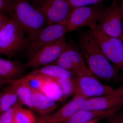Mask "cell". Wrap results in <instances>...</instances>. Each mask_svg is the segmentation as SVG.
Returning a JSON list of instances; mask_svg holds the SVG:
<instances>
[{
  "label": "cell",
  "instance_id": "1",
  "mask_svg": "<svg viewBox=\"0 0 123 123\" xmlns=\"http://www.w3.org/2000/svg\"><path fill=\"white\" fill-rule=\"evenodd\" d=\"M79 45L88 68L94 76L106 81L116 79L119 70L103 53L90 31L82 33Z\"/></svg>",
  "mask_w": 123,
  "mask_h": 123
},
{
  "label": "cell",
  "instance_id": "2",
  "mask_svg": "<svg viewBox=\"0 0 123 123\" xmlns=\"http://www.w3.org/2000/svg\"><path fill=\"white\" fill-rule=\"evenodd\" d=\"M11 18L27 34L30 43L48 25L44 15L27 0H10Z\"/></svg>",
  "mask_w": 123,
  "mask_h": 123
},
{
  "label": "cell",
  "instance_id": "3",
  "mask_svg": "<svg viewBox=\"0 0 123 123\" xmlns=\"http://www.w3.org/2000/svg\"><path fill=\"white\" fill-rule=\"evenodd\" d=\"M25 32L13 18H9L0 29V52L10 58L30 44Z\"/></svg>",
  "mask_w": 123,
  "mask_h": 123
},
{
  "label": "cell",
  "instance_id": "4",
  "mask_svg": "<svg viewBox=\"0 0 123 123\" xmlns=\"http://www.w3.org/2000/svg\"><path fill=\"white\" fill-rule=\"evenodd\" d=\"M105 8L102 2L89 6L73 8L66 21L68 31L83 26L88 27L91 30L97 29L98 16Z\"/></svg>",
  "mask_w": 123,
  "mask_h": 123
},
{
  "label": "cell",
  "instance_id": "5",
  "mask_svg": "<svg viewBox=\"0 0 123 123\" xmlns=\"http://www.w3.org/2000/svg\"><path fill=\"white\" fill-rule=\"evenodd\" d=\"M90 31L108 60L119 71L123 72V41L107 35L98 28Z\"/></svg>",
  "mask_w": 123,
  "mask_h": 123
},
{
  "label": "cell",
  "instance_id": "6",
  "mask_svg": "<svg viewBox=\"0 0 123 123\" xmlns=\"http://www.w3.org/2000/svg\"><path fill=\"white\" fill-rule=\"evenodd\" d=\"M117 0H113L110 7L102 11L98 16L97 27L107 35L117 38L123 42L122 15Z\"/></svg>",
  "mask_w": 123,
  "mask_h": 123
},
{
  "label": "cell",
  "instance_id": "7",
  "mask_svg": "<svg viewBox=\"0 0 123 123\" xmlns=\"http://www.w3.org/2000/svg\"><path fill=\"white\" fill-rule=\"evenodd\" d=\"M50 65H57L77 76L93 75L85 63L81 51L75 43H68L59 57Z\"/></svg>",
  "mask_w": 123,
  "mask_h": 123
},
{
  "label": "cell",
  "instance_id": "8",
  "mask_svg": "<svg viewBox=\"0 0 123 123\" xmlns=\"http://www.w3.org/2000/svg\"><path fill=\"white\" fill-rule=\"evenodd\" d=\"M68 32L66 21L60 24L48 25L30 43L26 49L27 55L30 58L40 49L64 37Z\"/></svg>",
  "mask_w": 123,
  "mask_h": 123
},
{
  "label": "cell",
  "instance_id": "9",
  "mask_svg": "<svg viewBox=\"0 0 123 123\" xmlns=\"http://www.w3.org/2000/svg\"><path fill=\"white\" fill-rule=\"evenodd\" d=\"M35 0L47 25L65 22L73 8L66 0Z\"/></svg>",
  "mask_w": 123,
  "mask_h": 123
},
{
  "label": "cell",
  "instance_id": "10",
  "mask_svg": "<svg viewBox=\"0 0 123 123\" xmlns=\"http://www.w3.org/2000/svg\"><path fill=\"white\" fill-rule=\"evenodd\" d=\"M67 43L64 36L42 49L30 57L25 65L26 68L36 69L51 64L59 57Z\"/></svg>",
  "mask_w": 123,
  "mask_h": 123
},
{
  "label": "cell",
  "instance_id": "11",
  "mask_svg": "<svg viewBox=\"0 0 123 123\" xmlns=\"http://www.w3.org/2000/svg\"><path fill=\"white\" fill-rule=\"evenodd\" d=\"M74 82L75 95L86 98L110 95L114 89L101 83L94 75L77 76Z\"/></svg>",
  "mask_w": 123,
  "mask_h": 123
},
{
  "label": "cell",
  "instance_id": "12",
  "mask_svg": "<svg viewBox=\"0 0 123 123\" xmlns=\"http://www.w3.org/2000/svg\"><path fill=\"white\" fill-rule=\"evenodd\" d=\"M26 77L32 88L41 91L54 102L62 101V92L53 78L46 75L31 72Z\"/></svg>",
  "mask_w": 123,
  "mask_h": 123
},
{
  "label": "cell",
  "instance_id": "13",
  "mask_svg": "<svg viewBox=\"0 0 123 123\" xmlns=\"http://www.w3.org/2000/svg\"><path fill=\"white\" fill-rule=\"evenodd\" d=\"M123 106V97L107 95L86 98L82 104L80 109L88 111H106L120 109Z\"/></svg>",
  "mask_w": 123,
  "mask_h": 123
},
{
  "label": "cell",
  "instance_id": "14",
  "mask_svg": "<svg viewBox=\"0 0 123 123\" xmlns=\"http://www.w3.org/2000/svg\"><path fill=\"white\" fill-rule=\"evenodd\" d=\"M86 98L75 95L68 103L51 115H49L48 123H68L74 114L80 110Z\"/></svg>",
  "mask_w": 123,
  "mask_h": 123
},
{
  "label": "cell",
  "instance_id": "15",
  "mask_svg": "<svg viewBox=\"0 0 123 123\" xmlns=\"http://www.w3.org/2000/svg\"><path fill=\"white\" fill-rule=\"evenodd\" d=\"M120 109L103 111H88L80 109L70 118L68 123H87L112 116Z\"/></svg>",
  "mask_w": 123,
  "mask_h": 123
},
{
  "label": "cell",
  "instance_id": "16",
  "mask_svg": "<svg viewBox=\"0 0 123 123\" xmlns=\"http://www.w3.org/2000/svg\"><path fill=\"white\" fill-rule=\"evenodd\" d=\"M25 68L18 61L8 60L0 56V76L7 83L18 79Z\"/></svg>",
  "mask_w": 123,
  "mask_h": 123
},
{
  "label": "cell",
  "instance_id": "17",
  "mask_svg": "<svg viewBox=\"0 0 123 123\" xmlns=\"http://www.w3.org/2000/svg\"><path fill=\"white\" fill-rule=\"evenodd\" d=\"M31 89L32 109L43 115L48 114L57 108L55 102L49 99L41 91L31 86Z\"/></svg>",
  "mask_w": 123,
  "mask_h": 123
},
{
  "label": "cell",
  "instance_id": "18",
  "mask_svg": "<svg viewBox=\"0 0 123 123\" xmlns=\"http://www.w3.org/2000/svg\"><path fill=\"white\" fill-rule=\"evenodd\" d=\"M9 83L13 86L18 100L23 105L32 109L31 86L26 77L10 82Z\"/></svg>",
  "mask_w": 123,
  "mask_h": 123
},
{
  "label": "cell",
  "instance_id": "19",
  "mask_svg": "<svg viewBox=\"0 0 123 123\" xmlns=\"http://www.w3.org/2000/svg\"><path fill=\"white\" fill-rule=\"evenodd\" d=\"M31 73L46 75L52 78L62 79L70 78L73 74L57 65H50L35 69Z\"/></svg>",
  "mask_w": 123,
  "mask_h": 123
},
{
  "label": "cell",
  "instance_id": "20",
  "mask_svg": "<svg viewBox=\"0 0 123 123\" xmlns=\"http://www.w3.org/2000/svg\"><path fill=\"white\" fill-rule=\"evenodd\" d=\"M10 85L2 92L0 115L14 105L18 101V97L14 87L12 84L10 83Z\"/></svg>",
  "mask_w": 123,
  "mask_h": 123
},
{
  "label": "cell",
  "instance_id": "21",
  "mask_svg": "<svg viewBox=\"0 0 123 123\" xmlns=\"http://www.w3.org/2000/svg\"><path fill=\"white\" fill-rule=\"evenodd\" d=\"M53 79L59 86L61 91L63 95L62 100L66 99L75 93L74 79L72 77L65 79Z\"/></svg>",
  "mask_w": 123,
  "mask_h": 123
},
{
  "label": "cell",
  "instance_id": "22",
  "mask_svg": "<svg viewBox=\"0 0 123 123\" xmlns=\"http://www.w3.org/2000/svg\"><path fill=\"white\" fill-rule=\"evenodd\" d=\"M37 119L29 109L20 108L18 110L13 123H36Z\"/></svg>",
  "mask_w": 123,
  "mask_h": 123
},
{
  "label": "cell",
  "instance_id": "23",
  "mask_svg": "<svg viewBox=\"0 0 123 123\" xmlns=\"http://www.w3.org/2000/svg\"><path fill=\"white\" fill-rule=\"evenodd\" d=\"M23 105L18 100L17 102L0 115V123H13L16 112Z\"/></svg>",
  "mask_w": 123,
  "mask_h": 123
},
{
  "label": "cell",
  "instance_id": "24",
  "mask_svg": "<svg viewBox=\"0 0 123 123\" xmlns=\"http://www.w3.org/2000/svg\"><path fill=\"white\" fill-rule=\"evenodd\" d=\"M72 8L82 7L101 3L106 0H66Z\"/></svg>",
  "mask_w": 123,
  "mask_h": 123
},
{
  "label": "cell",
  "instance_id": "25",
  "mask_svg": "<svg viewBox=\"0 0 123 123\" xmlns=\"http://www.w3.org/2000/svg\"><path fill=\"white\" fill-rule=\"evenodd\" d=\"M0 11L6 12L11 16L10 0H0Z\"/></svg>",
  "mask_w": 123,
  "mask_h": 123
},
{
  "label": "cell",
  "instance_id": "26",
  "mask_svg": "<svg viewBox=\"0 0 123 123\" xmlns=\"http://www.w3.org/2000/svg\"><path fill=\"white\" fill-rule=\"evenodd\" d=\"M118 112V111L114 115L109 123H123V111Z\"/></svg>",
  "mask_w": 123,
  "mask_h": 123
},
{
  "label": "cell",
  "instance_id": "27",
  "mask_svg": "<svg viewBox=\"0 0 123 123\" xmlns=\"http://www.w3.org/2000/svg\"><path fill=\"white\" fill-rule=\"evenodd\" d=\"M109 96L112 97H123V85L116 89H114Z\"/></svg>",
  "mask_w": 123,
  "mask_h": 123
},
{
  "label": "cell",
  "instance_id": "28",
  "mask_svg": "<svg viewBox=\"0 0 123 123\" xmlns=\"http://www.w3.org/2000/svg\"><path fill=\"white\" fill-rule=\"evenodd\" d=\"M48 114L42 115L37 119L36 123H48L49 118V116Z\"/></svg>",
  "mask_w": 123,
  "mask_h": 123
},
{
  "label": "cell",
  "instance_id": "29",
  "mask_svg": "<svg viewBox=\"0 0 123 123\" xmlns=\"http://www.w3.org/2000/svg\"><path fill=\"white\" fill-rule=\"evenodd\" d=\"M2 12L0 11V29L3 26L9 19L6 15L2 13Z\"/></svg>",
  "mask_w": 123,
  "mask_h": 123
},
{
  "label": "cell",
  "instance_id": "30",
  "mask_svg": "<svg viewBox=\"0 0 123 123\" xmlns=\"http://www.w3.org/2000/svg\"><path fill=\"white\" fill-rule=\"evenodd\" d=\"M120 5H119L121 11L122 18L123 19V0H120Z\"/></svg>",
  "mask_w": 123,
  "mask_h": 123
},
{
  "label": "cell",
  "instance_id": "31",
  "mask_svg": "<svg viewBox=\"0 0 123 123\" xmlns=\"http://www.w3.org/2000/svg\"><path fill=\"white\" fill-rule=\"evenodd\" d=\"M4 83H6V82L0 76V87L2 86V84Z\"/></svg>",
  "mask_w": 123,
  "mask_h": 123
},
{
  "label": "cell",
  "instance_id": "32",
  "mask_svg": "<svg viewBox=\"0 0 123 123\" xmlns=\"http://www.w3.org/2000/svg\"><path fill=\"white\" fill-rule=\"evenodd\" d=\"M2 94V92H0V108L1 103V98Z\"/></svg>",
  "mask_w": 123,
  "mask_h": 123
},
{
  "label": "cell",
  "instance_id": "33",
  "mask_svg": "<svg viewBox=\"0 0 123 123\" xmlns=\"http://www.w3.org/2000/svg\"><path fill=\"white\" fill-rule=\"evenodd\" d=\"M96 123L95 122H89V123Z\"/></svg>",
  "mask_w": 123,
  "mask_h": 123
},
{
  "label": "cell",
  "instance_id": "34",
  "mask_svg": "<svg viewBox=\"0 0 123 123\" xmlns=\"http://www.w3.org/2000/svg\"><path fill=\"white\" fill-rule=\"evenodd\" d=\"M1 54V53L0 52V55Z\"/></svg>",
  "mask_w": 123,
  "mask_h": 123
},
{
  "label": "cell",
  "instance_id": "35",
  "mask_svg": "<svg viewBox=\"0 0 123 123\" xmlns=\"http://www.w3.org/2000/svg\"></svg>",
  "mask_w": 123,
  "mask_h": 123
}]
</instances>
